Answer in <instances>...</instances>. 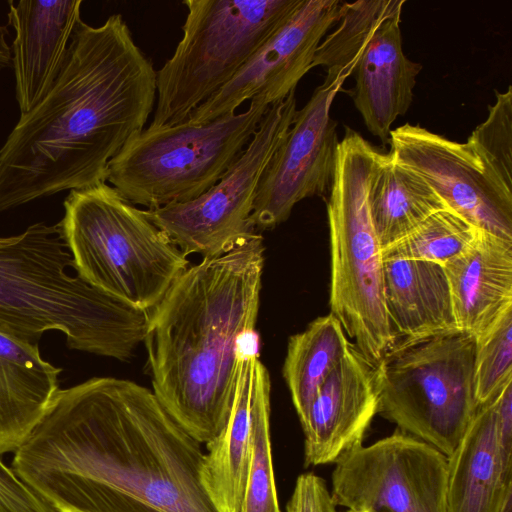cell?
<instances>
[{"label": "cell", "mask_w": 512, "mask_h": 512, "mask_svg": "<svg viewBox=\"0 0 512 512\" xmlns=\"http://www.w3.org/2000/svg\"><path fill=\"white\" fill-rule=\"evenodd\" d=\"M204 455L153 391L94 377L57 391L11 468L54 512H218Z\"/></svg>", "instance_id": "6da1fadb"}, {"label": "cell", "mask_w": 512, "mask_h": 512, "mask_svg": "<svg viewBox=\"0 0 512 512\" xmlns=\"http://www.w3.org/2000/svg\"><path fill=\"white\" fill-rule=\"evenodd\" d=\"M157 71L121 14L80 20L46 96L0 149V214L106 182L109 162L154 111Z\"/></svg>", "instance_id": "7a4b0ae2"}, {"label": "cell", "mask_w": 512, "mask_h": 512, "mask_svg": "<svg viewBox=\"0 0 512 512\" xmlns=\"http://www.w3.org/2000/svg\"><path fill=\"white\" fill-rule=\"evenodd\" d=\"M264 245L255 233L188 267L152 310L144 340L153 392L201 443L226 427L241 359L258 353Z\"/></svg>", "instance_id": "3957f363"}, {"label": "cell", "mask_w": 512, "mask_h": 512, "mask_svg": "<svg viewBox=\"0 0 512 512\" xmlns=\"http://www.w3.org/2000/svg\"><path fill=\"white\" fill-rule=\"evenodd\" d=\"M74 262L58 224L35 223L0 237V332L37 343L48 331L72 350L125 361L144 342L143 310L68 273Z\"/></svg>", "instance_id": "277c9868"}, {"label": "cell", "mask_w": 512, "mask_h": 512, "mask_svg": "<svg viewBox=\"0 0 512 512\" xmlns=\"http://www.w3.org/2000/svg\"><path fill=\"white\" fill-rule=\"evenodd\" d=\"M58 226L77 275L139 309L153 310L189 266L146 210L106 182L72 190Z\"/></svg>", "instance_id": "5b68a950"}, {"label": "cell", "mask_w": 512, "mask_h": 512, "mask_svg": "<svg viewBox=\"0 0 512 512\" xmlns=\"http://www.w3.org/2000/svg\"><path fill=\"white\" fill-rule=\"evenodd\" d=\"M384 153L346 127L327 202L331 313L374 366L394 345L384 303V259L369 208V187Z\"/></svg>", "instance_id": "8992f818"}, {"label": "cell", "mask_w": 512, "mask_h": 512, "mask_svg": "<svg viewBox=\"0 0 512 512\" xmlns=\"http://www.w3.org/2000/svg\"><path fill=\"white\" fill-rule=\"evenodd\" d=\"M302 0H185L182 38L157 70L148 127L184 123L288 20Z\"/></svg>", "instance_id": "52a82bcc"}, {"label": "cell", "mask_w": 512, "mask_h": 512, "mask_svg": "<svg viewBox=\"0 0 512 512\" xmlns=\"http://www.w3.org/2000/svg\"><path fill=\"white\" fill-rule=\"evenodd\" d=\"M475 353L458 328L396 341L375 366L378 413L450 456L478 408Z\"/></svg>", "instance_id": "ba28073f"}, {"label": "cell", "mask_w": 512, "mask_h": 512, "mask_svg": "<svg viewBox=\"0 0 512 512\" xmlns=\"http://www.w3.org/2000/svg\"><path fill=\"white\" fill-rule=\"evenodd\" d=\"M268 108L256 98L246 111L208 123L147 127L109 162L106 182L148 209L192 201L238 159Z\"/></svg>", "instance_id": "9c48e42d"}, {"label": "cell", "mask_w": 512, "mask_h": 512, "mask_svg": "<svg viewBox=\"0 0 512 512\" xmlns=\"http://www.w3.org/2000/svg\"><path fill=\"white\" fill-rule=\"evenodd\" d=\"M296 111L293 91L269 106L242 154L214 186L192 201L147 209L148 218L186 256L217 257L253 236L250 218L260 181Z\"/></svg>", "instance_id": "30bf717a"}, {"label": "cell", "mask_w": 512, "mask_h": 512, "mask_svg": "<svg viewBox=\"0 0 512 512\" xmlns=\"http://www.w3.org/2000/svg\"><path fill=\"white\" fill-rule=\"evenodd\" d=\"M446 492L447 456L401 431L342 455L330 493L352 512H447Z\"/></svg>", "instance_id": "8fae6325"}, {"label": "cell", "mask_w": 512, "mask_h": 512, "mask_svg": "<svg viewBox=\"0 0 512 512\" xmlns=\"http://www.w3.org/2000/svg\"><path fill=\"white\" fill-rule=\"evenodd\" d=\"M346 79L340 71L327 70L324 81L296 111L260 181L250 218L254 229L274 228L301 200L329 192L339 144L330 110Z\"/></svg>", "instance_id": "7c38bea8"}, {"label": "cell", "mask_w": 512, "mask_h": 512, "mask_svg": "<svg viewBox=\"0 0 512 512\" xmlns=\"http://www.w3.org/2000/svg\"><path fill=\"white\" fill-rule=\"evenodd\" d=\"M389 144L391 159L426 181L450 210L478 230L512 241V194L465 143L406 123L391 130Z\"/></svg>", "instance_id": "4fadbf2b"}, {"label": "cell", "mask_w": 512, "mask_h": 512, "mask_svg": "<svg viewBox=\"0 0 512 512\" xmlns=\"http://www.w3.org/2000/svg\"><path fill=\"white\" fill-rule=\"evenodd\" d=\"M343 1L302 0L288 20L246 61L186 123L200 125L235 113L245 101L259 98L269 106L296 90L312 69L316 50L337 23Z\"/></svg>", "instance_id": "5bb4252c"}, {"label": "cell", "mask_w": 512, "mask_h": 512, "mask_svg": "<svg viewBox=\"0 0 512 512\" xmlns=\"http://www.w3.org/2000/svg\"><path fill=\"white\" fill-rule=\"evenodd\" d=\"M378 405L375 366L352 344L318 390L301 423L305 466L335 463L361 446Z\"/></svg>", "instance_id": "9a60e30c"}, {"label": "cell", "mask_w": 512, "mask_h": 512, "mask_svg": "<svg viewBox=\"0 0 512 512\" xmlns=\"http://www.w3.org/2000/svg\"><path fill=\"white\" fill-rule=\"evenodd\" d=\"M81 5L82 0L9 1L8 25L15 31L12 67L21 114L46 96L60 74L81 20Z\"/></svg>", "instance_id": "2e32d148"}, {"label": "cell", "mask_w": 512, "mask_h": 512, "mask_svg": "<svg viewBox=\"0 0 512 512\" xmlns=\"http://www.w3.org/2000/svg\"><path fill=\"white\" fill-rule=\"evenodd\" d=\"M401 14L387 19L362 53L352 98L366 128L389 143L394 121L410 108L422 65L403 52Z\"/></svg>", "instance_id": "e0dca14e"}, {"label": "cell", "mask_w": 512, "mask_h": 512, "mask_svg": "<svg viewBox=\"0 0 512 512\" xmlns=\"http://www.w3.org/2000/svg\"><path fill=\"white\" fill-rule=\"evenodd\" d=\"M443 267L458 329L477 338L512 307V241L479 231Z\"/></svg>", "instance_id": "ac0fdd59"}, {"label": "cell", "mask_w": 512, "mask_h": 512, "mask_svg": "<svg viewBox=\"0 0 512 512\" xmlns=\"http://www.w3.org/2000/svg\"><path fill=\"white\" fill-rule=\"evenodd\" d=\"M61 372L42 357L38 343L0 332V456L29 437L60 389Z\"/></svg>", "instance_id": "d6986e66"}, {"label": "cell", "mask_w": 512, "mask_h": 512, "mask_svg": "<svg viewBox=\"0 0 512 512\" xmlns=\"http://www.w3.org/2000/svg\"><path fill=\"white\" fill-rule=\"evenodd\" d=\"M494 400L478 406L447 457V512H511L512 481L500 467Z\"/></svg>", "instance_id": "ffe728a7"}, {"label": "cell", "mask_w": 512, "mask_h": 512, "mask_svg": "<svg viewBox=\"0 0 512 512\" xmlns=\"http://www.w3.org/2000/svg\"><path fill=\"white\" fill-rule=\"evenodd\" d=\"M384 303L395 342L457 329L441 264L384 260Z\"/></svg>", "instance_id": "44dd1931"}, {"label": "cell", "mask_w": 512, "mask_h": 512, "mask_svg": "<svg viewBox=\"0 0 512 512\" xmlns=\"http://www.w3.org/2000/svg\"><path fill=\"white\" fill-rule=\"evenodd\" d=\"M254 354L241 359L226 427L206 444L201 480L218 512H241L242 508L250 458Z\"/></svg>", "instance_id": "7402d4cb"}, {"label": "cell", "mask_w": 512, "mask_h": 512, "mask_svg": "<svg viewBox=\"0 0 512 512\" xmlns=\"http://www.w3.org/2000/svg\"><path fill=\"white\" fill-rule=\"evenodd\" d=\"M369 208L382 249L435 212L449 209L426 181L394 162L389 154L383 155L371 179Z\"/></svg>", "instance_id": "603a6c76"}, {"label": "cell", "mask_w": 512, "mask_h": 512, "mask_svg": "<svg viewBox=\"0 0 512 512\" xmlns=\"http://www.w3.org/2000/svg\"><path fill=\"white\" fill-rule=\"evenodd\" d=\"M351 345L332 313L318 317L304 331L290 337L283 376L300 423L318 390Z\"/></svg>", "instance_id": "cb8c5ba5"}, {"label": "cell", "mask_w": 512, "mask_h": 512, "mask_svg": "<svg viewBox=\"0 0 512 512\" xmlns=\"http://www.w3.org/2000/svg\"><path fill=\"white\" fill-rule=\"evenodd\" d=\"M405 0H359L342 5L337 28L319 44L312 68L341 71L347 78L372 37L389 18L402 14Z\"/></svg>", "instance_id": "d4e9b609"}, {"label": "cell", "mask_w": 512, "mask_h": 512, "mask_svg": "<svg viewBox=\"0 0 512 512\" xmlns=\"http://www.w3.org/2000/svg\"><path fill=\"white\" fill-rule=\"evenodd\" d=\"M253 401L250 458L241 512H281L270 438V378L259 353L252 357Z\"/></svg>", "instance_id": "484cf974"}, {"label": "cell", "mask_w": 512, "mask_h": 512, "mask_svg": "<svg viewBox=\"0 0 512 512\" xmlns=\"http://www.w3.org/2000/svg\"><path fill=\"white\" fill-rule=\"evenodd\" d=\"M480 230L450 209L435 212L402 239L382 249L384 260H420L444 265L475 240Z\"/></svg>", "instance_id": "4316f807"}, {"label": "cell", "mask_w": 512, "mask_h": 512, "mask_svg": "<svg viewBox=\"0 0 512 512\" xmlns=\"http://www.w3.org/2000/svg\"><path fill=\"white\" fill-rule=\"evenodd\" d=\"M488 116L467 138L465 144L485 167L491 178L512 194V87L495 91Z\"/></svg>", "instance_id": "83f0119b"}, {"label": "cell", "mask_w": 512, "mask_h": 512, "mask_svg": "<svg viewBox=\"0 0 512 512\" xmlns=\"http://www.w3.org/2000/svg\"><path fill=\"white\" fill-rule=\"evenodd\" d=\"M512 382V307L476 338L475 400L481 406Z\"/></svg>", "instance_id": "f1b7e54d"}, {"label": "cell", "mask_w": 512, "mask_h": 512, "mask_svg": "<svg viewBox=\"0 0 512 512\" xmlns=\"http://www.w3.org/2000/svg\"><path fill=\"white\" fill-rule=\"evenodd\" d=\"M0 512H54L0 456Z\"/></svg>", "instance_id": "f546056e"}, {"label": "cell", "mask_w": 512, "mask_h": 512, "mask_svg": "<svg viewBox=\"0 0 512 512\" xmlns=\"http://www.w3.org/2000/svg\"><path fill=\"white\" fill-rule=\"evenodd\" d=\"M287 512H337L323 478L314 473L298 476L286 505Z\"/></svg>", "instance_id": "4dcf8cb0"}, {"label": "cell", "mask_w": 512, "mask_h": 512, "mask_svg": "<svg viewBox=\"0 0 512 512\" xmlns=\"http://www.w3.org/2000/svg\"><path fill=\"white\" fill-rule=\"evenodd\" d=\"M495 435L504 477L512 481V382L494 400Z\"/></svg>", "instance_id": "1f68e13d"}, {"label": "cell", "mask_w": 512, "mask_h": 512, "mask_svg": "<svg viewBox=\"0 0 512 512\" xmlns=\"http://www.w3.org/2000/svg\"><path fill=\"white\" fill-rule=\"evenodd\" d=\"M6 26H0V37L8 35ZM12 67L11 48L8 46L5 38H0V69Z\"/></svg>", "instance_id": "d6a6232c"}, {"label": "cell", "mask_w": 512, "mask_h": 512, "mask_svg": "<svg viewBox=\"0 0 512 512\" xmlns=\"http://www.w3.org/2000/svg\"><path fill=\"white\" fill-rule=\"evenodd\" d=\"M346 512H352V511H348V510H347Z\"/></svg>", "instance_id": "836d02e7"}]
</instances>
